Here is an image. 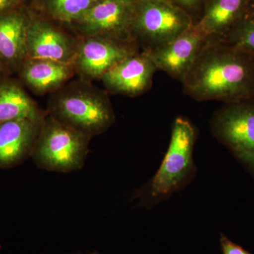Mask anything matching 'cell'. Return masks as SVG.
<instances>
[{"mask_svg":"<svg viewBox=\"0 0 254 254\" xmlns=\"http://www.w3.org/2000/svg\"><path fill=\"white\" fill-rule=\"evenodd\" d=\"M198 101L235 103L254 98V55L208 39L181 81Z\"/></svg>","mask_w":254,"mask_h":254,"instance_id":"obj_1","label":"cell"},{"mask_svg":"<svg viewBox=\"0 0 254 254\" xmlns=\"http://www.w3.org/2000/svg\"><path fill=\"white\" fill-rule=\"evenodd\" d=\"M196 139V128L190 120L183 117L175 119L160 167L148 183L135 193L133 198L139 200L140 206L153 208L193 182L197 173L193 159Z\"/></svg>","mask_w":254,"mask_h":254,"instance_id":"obj_2","label":"cell"},{"mask_svg":"<svg viewBox=\"0 0 254 254\" xmlns=\"http://www.w3.org/2000/svg\"><path fill=\"white\" fill-rule=\"evenodd\" d=\"M72 84L53 97L49 115L91 137L104 133L115 122L109 98L85 82Z\"/></svg>","mask_w":254,"mask_h":254,"instance_id":"obj_3","label":"cell"},{"mask_svg":"<svg viewBox=\"0 0 254 254\" xmlns=\"http://www.w3.org/2000/svg\"><path fill=\"white\" fill-rule=\"evenodd\" d=\"M91 136L53 117L45 118L32 158L40 168L70 173L83 168Z\"/></svg>","mask_w":254,"mask_h":254,"instance_id":"obj_4","label":"cell"},{"mask_svg":"<svg viewBox=\"0 0 254 254\" xmlns=\"http://www.w3.org/2000/svg\"><path fill=\"white\" fill-rule=\"evenodd\" d=\"M193 24L188 13L167 0H143L133 4L131 34L147 51L173 41Z\"/></svg>","mask_w":254,"mask_h":254,"instance_id":"obj_5","label":"cell"},{"mask_svg":"<svg viewBox=\"0 0 254 254\" xmlns=\"http://www.w3.org/2000/svg\"><path fill=\"white\" fill-rule=\"evenodd\" d=\"M210 129L254 181V98L225 103L213 114Z\"/></svg>","mask_w":254,"mask_h":254,"instance_id":"obj_6","label":"cell"},{"mask_svg":"<svg viewBox=\"0 0 254 254\" xmlns=\"http://www.w3.org/2000/svg\"><path fill=\"white\" fill-rule=\"evenodd\" d=\"M133 43L105 36L84 37L73 62L75 71L85 81L101 78L117 64L136 53Z\"/></svg>","mask_w":254,"mask_h":254,"instance_id":"obj_7","label":"cell"},{"mask_svg":"<svg viewBox=\"0 0 254 254\" xmlns=\"http://www.w3.org/2000/svg\"><path fill=\"white\" fill-rule=\"evenodd\" d=\"M133 9V4L115 0H98L71 24L83 37L105 36L120 41H134L131 34Z\"/></svg>","mask_w":254,"mask_h":254,"instance_id":"obj_8","label":"cell"},{"mask_svg":"<svg viewBox=\"0 0 254 254\" xmlns=\"http://www.w3.org/2000/svg\"><path fill=\"white\" fill-rule=\"evenodd\" d=\"M208 40V37L193 24L173 41L143 53L157 69L181 81Z\"/></svg>","mask_w":254,"mask_h":254,"instance_id":"obj_9","label":"cell"},{"mask_svg":"<svg viewBox=\"0 0 254 254\" xmlns=\"http://www.w3.org/2000/svg\"><path fill=\"white\" fill-rule=\"evenodd\" d=\"M78 44L48 20L31 16L26 33L27 58L73 64Z\"/></svg>","mask_w":254,"mask_h":254,"instance_id":"obj_10","label":"cell"},{"mask_svg":"<svg viewBox=\"0 0 254 254\" xmlns=\"http://www.w3.org/2000/svg\"><path fill=\"white\" fill-rule=\"evenodd\" d=\"M156 70L148 55L136 53L117 64L100 79L111 93L137 96L151 87Z\"/></svg>","mask_w":254,"mask_h":254,"instance_id":"obj_11","label":"cell"},{"mask_svg":"<svg viewBox=\"0 0 254 254\" xmlns=\"http://www.w3.org/2000/svg\"><path fill=\"white\" fill-rule=\"evenodd\" d=\"M44 119H21L0 123L1 168H12L31 157Z\"/></svg>","mask_w":254,"mask_h":254,"instance_id":"obj_12","label":"cell"},{"mask_svg":"<svg viewBox=\"0 0 254 254\" xmlns=\"http://www.w3.org/2000/svg\"><path fill=\"white\" fill-rule=\"evenodd\" d=\"M31 17L20 5L0 14V63L4 68L21 66L27 58L26 33Z\"/></svg>","mask_w":254,"mask_h":254,"instance_id":"obj_13","label":"cell"},{"mask_svg":"<svg viewBox=\"0 0 254 254\" xmlns=\"http://www.w3.org/2000/svg\"><path fill=\"white\" fill-rule=\"evenodd\" d=\"M250 0H203L194 23L208 39L220 40L247 14Z\"/></svg>","mask_w":254,"mask_h":254,"instance_id":"obj_14","label":"cell"},{"mask_svg":"<svg viewBox=\"0 0 254 254\" xmlns=\"http://www.w3.org/2000/svg\"><path fill=\"white\" fill-rule=\"evenodd\" d=\"M74 72L72 63L27 58L21 64V76L33 91L46 93L58 89Z\"/></svg>","mask_w":254,"mask_h":254,"instance_id":"obj_15","label":"cell"},{"mask_svg":"<svg viewBox=\"0 0 254 254\" xmlns=\"http://www.w3.org/2000/svg\"><path fill=\"white\" fill-rule=\"evenodd\" d=\"M45 118L44 114L18 83L0 76V123L21 119L41 120Z\"/></svg>","mask_w":254,"mask_h":254,"instance_id":"obj_16","label":"cell"},{"mask_svg":"<svg viewBox=\"0 0 254 254\" xmlns=\"http://www.w3.org/2000/svg\"><path fill=\"white\" fill-rule=\"evenodd\" d=\"M98 0H39L40 9L46 16L61 22L77 21Z\"/></svg>","mask_w":254,"mask_h":254,"instance_id":"obj_17","label":"cell"},{"mask_svg":"<svg viewBox=\"0 0 254 254\" xmlns=\"http://www.w3.org/2000/svg\"><path fill=\"white\" fill-rule=\"evenodd\" d=\"M218 41L254 55V16L245 15L223 38Z\"/></svg>","mask_w":254,"mask_h":254,"instance_id":"obj_18","label":"cell"},{"mask_svg":"<svg viewBox=\"0 0 254 254\" xmlns=\"http://www.w3.org/2000/svg\"><path fill=\"white\" fill-rule=\"evenodd\" d=\"M167 1L185 10L193 18L194 23L199 19L201 14L203 0H167Z\"/></svg>","mask_w":254,"mask_h":254,"instance_id":"obj_19","label":"cell"},{"mask_svg":"<svg viewBox=\"0 0 254 254\" xmlns=\"http://www.w3.org/2000/svg\"><path fill=\"white\" fill-rule=\"evenodd\" d=\"M220 244L222 254H252L222 233L220 234Z\"/></svg>","mask_w":254,"mask_h":254,"instance_id":"obj_20","label":"cell"},{"mask_svg":"<svg viewBox=\"0 0 254 254\" xmlns=\"http://www.w3.org/2000/svg\"><path fill=\"white\" fill-rule=\"evenodd\" d=\"M19 5L15 0H0V14L7 12Z\"/></svg>","mask_w":254,"mask_h":254,"instance_id":"obj_21","label":"cell"},{"mask_svg":"<svg viewBox=\"0 0 254 254\" xmlns=\"http://www.w3.org/2000/svg\"><path fill=\"white\" fill-rule=\"evenodd\" d=\"M246 15L254 16V0H250V4H249L248 9H247Z\"/></svg>","mask_w":254,"mask_h":254,"instance_id":"obj_22","label":"cell"},{"mask_svg":"<svg viewBox=\"0 0 254 254\" xmlns=\"http://www.w3.org/2000/svg\"><path fill=\"white\" fill-rule=\"evenodd\" d=\"M115 1H120V2L125 3L128 4H134L137 2L143 1V0H115Z\"/></svg>","mask_w":254,"mask_h":254,"instance_id":"obj_23","label":"cell"},{"mask_svg":"<svg viewBox=\"0 0 254 254\" xmlns=\"http://www.w3.org/2000/svg\"><path fill=\"white\" fill-rule=\"evenodd\" d=\"M18 4L21 5L23 3L26 2L28 0H15Z\"/></svg>","mask_w":254,"mask_h":254,"instance_id":"obj_24","label":"cell"},{"mask_svg":"<svg viewBox=\"0 0 254 254\" xmlns=\"http://www.w3.org/2000/svg\"><path fill=\"white\" fill-rule=\"evenodd\" d=\"M4 66L1 65V64L0 63V73L1 72V71H3V70H4Z\"/></svg>","mask_w":254,"mask_h":254,"instance_id":"obj_25","label":"cell"},{"mask_svg":"<svg viewBox=\"0 0 254 254\" xmlns=\"http://www.w3.org/2000/svg\"></svg>","mask_w":254,"mask_h":254,"instance_id":"obj_26","label":"cell"},{"mask_svg":"<svg viewBox=\"0 0 254 254\" xmlns=\"http://www.w3.org/2000/svg\"></svg>","mask_w":254,"mask_h":254,"instance_id":"obj_27","label":"cell"}]
</instances>
